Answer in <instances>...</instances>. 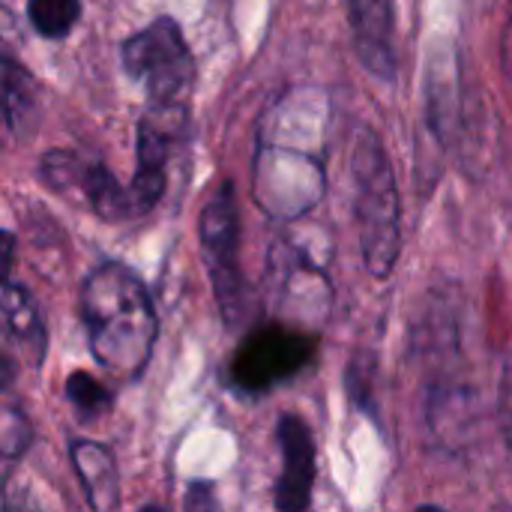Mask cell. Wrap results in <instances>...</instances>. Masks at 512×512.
Masks as SVG:
<instances>
[{
  "label": "cell",
  "mask_w": 512,
  "mask_h": 512,
  "mask_svg": "<svg viewBox=\"0 0 512 512\" xmlns=\"http://www.w3.org/2000/svg\"><path fill=\"white\" fill-rule=\"evenodd\" d=\"M81 321L93 360L114 378L144 375L159 321L141 279L120 264L93 270L81 288Z\"/></svg>",
  "instance_id": "6da1fadb"
},
{
  "label": "cell",
  "mask_w": 512,
  "mask_h": 512,
  "mask_svg": "<svg viewBox=\"0 0 512 512\" xmlns=\"http://www.w3.org/2000/svg\"><path fill=\"white\" fill-rule=\"evenodd\" d=\"M351 183L363 264L369 276L390 279L402 255V201L387 144L369 126L357 135L351 153Z\"/></svg>",
  "instance_id": "7a4b0ae2"
},
{
  "label": "cell",
  "mask_w": 512,
  "mask_h": 512,
  "mask_svg": "<svg viewBox=\"0 0 512 512\" xmlns=\"http://www.w3.org/2000/svg\"><path fill=\"white\" fill-rule=\"evenodd\" d=\"M423 366H426V405L438 435L465 432L474 414V390L465 378L462 324L450 300H435L423 318Z\"/></svg>",
  "instance_id": "3957f363"
},
{
  "label": "cell",
  "mask_w": 512,
  "mask_h": 512,
  "mask_svg": "<svg viewBox=\"0 0 512 512\" xmlns=\"http://www.w3.org/2000/svg\"><path fill=\"white\" fill-rule=\"evenodd\" d=\"M123 69L150 102H186L195 81L192 51L174 18H156L120 45Z\"/></svg>",
  "instance_id": "277c9868"
},
{
  "label": "cell",
  "mask_w": 512,
  "mask_h": 512,
  "mask_svg": "<svg viewBox=\"0 0 512 512\" xmlns=\"http://www.w3.org/2000/svg\"><path fill=\"white\" fill-rule=\"evenodd\" d=\"M201 252L210 270L219 312L228 324L246 312V279L240 270V216L234 201V186L222 183L201 210Z\"/></svg>",
  "instance_id": "5b68a950"
},
{
  "label": "cell",
  "mask_w": 512,
  "mask_h": 512,
  "mask_svg": "<svg viewBox=\"0 0 512 512\" xmlns=\"http://www.w3.org/2000/svg\"><path fill=\"white\" fill-rule=\"evenodd\" d=\"M318 354V336L285 327V324H267L252 330L234 360H231V378L246 393H267L270 387L300 375Z\"/></svg>",
  "instance_id": "8992f818"
},
{
  "label": "cell",
  "mask_w": 512,
  "mask_h": 512,
  "mask_svg": "<svg viewBox=\"0 0 512 512\" xmlns=\"http://www.w3.org/2000/svg\"><path fill=\"white\" fill-rule=\"evenodd\" d=\"M189 126V108L186 102H150L147 114L138 120V162L135 177L126 186L132 216H141L156 207V201L165 192L168 174L165 165L177 147V141L186 135Z\"/></svg>",
  "instance_id": "52a82bcc"
},
{
  "label": "cell",
  "mask_w": 512,
  "mask_h": 512,
  "mask_svg": "<svg viewBox=\"0 0 512 512\" xmlns=\"http://www.w3.org/2000/svg\"><path fill=\"white\" fill-rule=\"evenodd\" d=\"M354 51L369 75L393 84L399 72L396 57V6L393 0H345Z\"/></svg>",
  "instance_id": "ba28073f"
},
{
  "label": "cell",
  "mask_w": 512,
  "mask_h": 512,
  "mask_svg": "<svg viewBox=\"0 0 512 512\" xmlns=\"http://www.w3.org/2000/svg\"><path fill=\"white\" fill-rule=\"evenodd\" d=\"M279 453H282V474L276 480V507L282 512H303L312 504L315 489V438L303 417L285 414L276 429Z\"/></svg>",
  "instance_id": "9c48e42d"
},
{
  "label": "cell",
  "mask_w": 512,
  "mask_h": 512,
  "mask_svg": "<svg viewBox=\"0 0 512 512\" xmlns=\"http://www.w3.org/2000/svg\"><path fill=\"white\" fill-rule=\"evenodd\" d=\"M72 468L87 492L90 507L99 512H114L120 507V477L117 462L108 447L96 441H72L69 447Z\"/></svg>",
  "instance_id": "30bf717a"
},
{
  "label": "cell",
  "mask_w": 512,
  "mask_h": 512,
  "mask_svg": "<svg viewBox=\"0 0 512 512\" xmlns=\"http://www.w3.org/2000/svg\"><path fill=\"white\" fill-rule=\"evenodd\" d=\"M0 312L6 318V330L18 339V345L30 354V363L39 366L48 351V333L39 318V309L33 297L21 285H3L0 288Z\"/></svg>",
  "instance_id": "8fae6325"
},
{
  "label": "cell",
  "mask_w": 512,
  "mask_h": 512,
  "mask_svg": "<svg viewBox=\"0 0 512 512\" xmlns=\"http://www.w3.org/2000/svg\"><path fill=\"white\" fill-rule=\"evenodd\" d=\"M0 114L18 135L36 120V84L15 57L0 60Z\"/></svg>",
  "instance_id": "7c38bea8"
},
{
  "label": "cell",
  "mask_w": 512,
  "mask_h": 512,
  "mask_svg": "<svg viewBox=\"0 0 512 512\" xmlns=\"http://www.w3.org/2000/svg\"><path fill=\"white\" fill-rule=\"evenodd\" d=\"M30 441H33V426L27 411L9 390H3L0 393V486L15 468V462L27 453Z\"/></svg>",
  "instance_id": "4fadbf2b"
},
{
  "label": "cell",
  "mask_w": 512,
  "mask_h": 512,
  "mask_svg": "<svg viewBox=\"0 0 512 512\" xmlns=\"http://www.w3.org/2000/svg\"><path fill=\"white\" fill-rule=\"evenodd\" d=\"M27 18L45 39H63L81 18V0H27Z\"/></svg>",
  "instance_id": "5bb4252c"
},
{
  "label": "cell",
  "mask_w": 512,
  "mask_h": 512,
  "mask_svg": "<svg viewBox=\"0 0 512 512\" xmlns=\"http://www.w3.org/2000/svg\"><path fill=\"white\" fill-rule=\"evenodd\" d=\"M66 399L69 405L81 414V420H93L111 411V393L87 372H75L66 381Z\"/></svg>",
  "instance_id": "9a60e30c"
},
{
  "label": "cell",
  "mask_w": 512,
  "mask_h": 512,
  "mask_svg": "<svg viewBox=\"0 0 512 512\" xmlns=\"http://www.w3.org/2000/svg\"><path fill=\"white\" fill-rule=\"evenodd\" d=\"M18 45H21L18 21H15V15L9 12V6L0 3V60H3V57H15Z\"/></svg>",
  "instance_id": "2e32d148"
},
{
  "label": "cell",
  "mask_w": 512,
  "mask_h": 512,
  "mask_svg": "<svg viewBox=\"0 0 512 512\" xmlns=\"http://www.w3.org/2000/svg\"><path fill=\"white\" fill-rule=\"evenodd\" d=\"M15 369H18L15 354H12V348H9L6 333L0 330V393L12 387V381H15Z\"/></svg>",
  "instance_id": "e0dca14e"
},
{
  "label": "cell",
  "mask_w": 512,
  "mask_h": 512,
  "mask_svg": "<svg viewBox=\"0 0 512 512\" xmlns=\"http://www.w3.org/2000/svg\"><path fill=\"white\" fill-rule=\"evenodd\" d=\"M501 420H504V435H507V447L512 456V360L504 372V387H501Z\"/></svg>",
  "instance_id": "ac0fdd59"
},
{
  "label": "cell",
  "mask_w": 512,
  "mask_h": 512,
  "mask_svg": "<svg viewBox=\"0 0 512 512\" xmlns=\"http://www.w3.org/2000/svg\"><path fill=\"white\" fill-rule=\"evenodd\" d=\"M12 258H15V234L12 231H0V288L9 282Z\"/></svg>",
  "instance_id": "d6986e66"
}]
</instances>
